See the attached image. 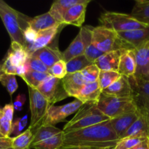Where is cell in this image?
I'll use <instances>...</instances> for the list:
<instances>
[{"label": "cell", "mask_w": 149, "mask_h": 149, "mask_svg": "<svg viewBox=\"0 0 149 149\" xmlns=\"http://www.w3.org/2000/svg\"><path fill=\"white\" fill-rule=\"evenodd\" d=\"M0 17L11 42H16L27 49L24 31L29 27V21L32 17L17 11L3 0H0Z\"/></svg>", "instance_id": "2"}, {"label": "cell", "mask_w": 149, "mask_h": 149, "mask_svg": "<svg viewBox=\"0 0 149 149\" xmlns=\"http://www.w3.org/2000/svg\"><path fill=\"white\" fill-rule=\"evenodd\" d=\"M137 68L135 52L134 49H125L120 58L118 72L130 78L134 77Z\"/></svg>", "instance_id": "20"}, {"label": "cell", "mask_w": 149, "mask_h": 149, "mask_svg": "<svg viewBox=\"0 0 149 149\" xmlns=\"http://www.w3.org/2000/svg\"><path fill=\"white\" fill-rule=\"evenodd\" d=\"M25 65L29 69L33 70V71H37V72L48 73V70H49V68L40 60L32 56V55H29Z\"/></svg>", "instance_id": "39"}, {"label": "cell", "mask_w": 149, "mask_h": 149, "mask_svg": "<svg viewBox=\"0 0 149 149\" xmlns=\"http://www.w3.org/2000/svg\"><path fill=\"white\" fill-rule=\"evenodd\" d=\"M83 103L77 99L63 106H51L48 110L42 125L55 126L69 116L76 113ZM41 125V126H42Z\"/></svg>", "instance_id": "10"}, {"label": "cell", "mask_w": 149, "mask_h": 149, "mask_svg": "<svg viewBox=\"0 0 149 149\" xmlns=\"http://www.w3.org/2000/svg\"><path fill=\"white\" fill-rule=\"evenodd\" d=\"M64 90L69 97L75 98L86 84L81 72L67 73L61 79Z\"/></svg>", "instance_id": "16"}, {"label": "cell", "mask_w": 149, "mask_h": 149, "mask_svg": "<svg viewBox=\"0 0 149 149\" xmlns=\"http://www.w3.org/2000/svg\"><path fill=\"white\" fill-rule=\"evenodd\" d=\"M2 71L4 74H10V75H15L17 73V67L13 65L10 60L7 56L5 57L3 60L2 63Z\"/></svg>", "instance_id": "42"}, {"label": "cell", "mask_w": 149, "mask_h": 149, "mask_svg": "<svg viewBox=\"0 0 149 149\" xmlns=\"http://www.w3.org/2000/svg\"><path fill=\"white\" fill-rule=\"evenodd\" d=\"M130 15L149 27L148 0H136Z\"/></svg>", "instance_id": "28"}, {"label": "cell", "mask_w": 149, "mask_h": 149, "mask_svg": "<svg viewBox=\"0 0 149 149\" xmlns=\"http://www.w3.org/2000/svg\"><path fill=\"white\" fill-rule=\"evenodd\" d=\"M130 149H149V138H145L144 141Z\"/></svg>", "instance_id": "47"}, {"label": "cell", "mask_w": 149, "mask_h": 149, "mask_svg": "<svg viewBox=\"0 0 149 149\" xmlns=\"http://www.w3.org/2000/svg\"><path fill=\"white\" fill-rule=\"evenodd\" d=\"M37 37V32L32 29V28L29 27L26 29L24 31V38L27 44V49Z\"/></svg>", "instance_id": "43"}, {"label": "cell", "mask_w": 149, "mask_h": 149, "mask_svg": "<svg viewBox=\"0 0 149 149\" xmlns=\"http://www.w3.org/2000/svg\"><path fill=\"white\" fill-rule=\"evenodd\" d=\"M102 92V90L98 81L93 83H87L82 88L75 99H77L83 103L88 102H97Z\"/></svg>", "instance_id": "25"}, {"label": "cell", "mask_w": 149, "mask_h": 149, "mask_svg": "<svg viewBox=\"0 0 149 149\" xmlns=\"http://www.w3.org/2000/svg\"><path fill=\"white\" fill-rule=\"evenodd\" d=\"M37 90L53 106L57 102L61 101L67 97L68 95L64 90L61 79L50 75Z\"/></svg>", "instance_id": "9"}, {"label": "cell", "mask_w": 149, "mask_h": 149, "mask_svg": "<svg viewBox=\"0 0 149 149\" xmlns=\"http://www.w3.org/2000/svg\"><path fill=\"white\" fill-rule=\"evenodd\" d=\"M91 2V0H87L86 2L77 4L69 9L64 17V24L81 27L86 19V8Z\"/></svg>", "instance_id": "18"}, {"label": "cell", "mask_w": 149, "mask_h": 149, "mask_svg": "<svg viewBox=\"0 0 149 149\" xmlns=\"http://www.w3.org/2000/svg\"><path fill=\"white\" fill-rule=\"evenodd\" d=\"M147 138H138V137H127L121 138L117 143L113 149H130L137 144L144 141Z\"/></svg>", "instance_id": "37"}, {"label": "cell", "mask_w": 149, "mask_h": 149, "mask_svg": "<svg viewBox=\"0 0 149 149\" xmlns=\"http://www.w3.org/2000/svg\"><path fill=\"white\" fill-rule=\"evenodd\" d=\"M25 102H26V96H25V95L19 94L16 97L14 103H13L15 110L18 111H21Z\"/></svg>", "instance_id": "45"}, {"label": "cell", "mask_w": 149, "mask_h": 149, "mask_svg": "<svg viewBox=\"0 0 149 149\" xmlns=\"http://www.w3.org/2000/svg\"><path fill=\"white\" fill-rule=\"evenodd\" d=\"M5 149H13V148H12V147H10V148H5Z\"/></svg>", "instance_id": "51"}, {"label": "cell", "mask_w": 149, "mask_h": 149, "mask_svg": "<svg viewBox=\"0 0 149 149\" xmlns=\"http://www.w3.org/2000/svg\"><path fill=\"white\" fill-rule=\"evenodd\" d=\"M7 56L10 60L13 65L18 67L26 63L29 57V54L27 49L22 45L16 42H11L10 49L7 52Z\"/></svg>", "instance_id": "26"}, {"label": "cell", "mask_w": 149, "mask_h": 149, "mask_svg": "<svg viewBox=\"0 0 149 149\" xmlns=\"http://www.w3.org/2000/svg\"><path fill=\"white\" fill-rule=\"evenodd\" d=\"M136 56L135 74L133 77L140 79L149 80V42L134 50Z\"/></svg>", "instance_id": "13"}, {"label": "cell", "mask_w": 149, "mask_h": 149, "mask_svg": "<svg viewBox=\"0 0 149 149\" xmlns=\"http://www.w3.org/2000/svg\"><path fill=\"white\" fill-rule=\"evenodd\" d=\"M87 0H56L48 12L61 24H64V17L69 9L77 4L84 3Z\"/></svg>", "instance_id": "21"}, {"label": "cell", "mask_w": 149, "mask_h": 149, "mask_svg": "<svg viewBox=\"0 0 149 149\" xmlns=\"http://www.w3.org/2000/svg\"><path fill=\"white\" fill-rule=\"evenodd\" d=\"M0 83L6 88L7 91L8 92L10 97L12 98L13 93L17 90L18 87L17 80H16L15 75H10V74H4L1 78Z\"/></svg>", "instance_id": "36"}, {"label": "cell", "mask_w": 149, "mask_h": 149, "mask_svg": "<svg viewBox=\"0 0 149 149\" xmlns=\"http://www.w3.org/2000/svg\"><path fill=\"white\" fill-rule=\"evenodd\" d=\"M102 94L112 97L128 98L132 97L133 90L128 77L121 75L116 81L102 90Z\"/></svg>", "instance_id": "12"}, {"label": "cell", "mask_w": 149, "mask_h": 149, "mask_svg": "<svg viewBox=\"0 0 149 149\" xmlns=\"http://www.w3.org/2000/svg\"><path fill=\"white\" fill-rule=\"evenodd\" d=\"M63 130L56 127L55 126L51 125H42L34 132L33 140H32L31 146L39 142L45 141V140L51 138L55 135H58ZM30 146V148H31Z\"/></svg>", "instance_id": "29"}, {"label": "cell", "mask_w": 149, "mask_h": 149, "mask_svg": "<svg viewBox=\"0 0 149 149\" xmlns=\"http://www.w3.org/2000/svg\"><path fill=\"white\" fill-rule=\"evenodd\" d=\"M2 111V113L7 119L10 121L13 122V114H14V106H13V103L11 102L9 104H6L4 107L1 109Z\"/></svg>", "instance_id": "44"}, {"label": "cell", "mask_w": 149, "mask_h": 149, "mask_svg": "<svg viewBox=\"0 0 149 149\" xmlns=\"http://www.w3.org/2000/svg\"><path fill=\"white\" fill-rule=\"evenodd\" d=\"M65 25L62 24L51 28V29H47V30L37 32V37L36 40L27 49L29 55L37 49L48 46L53 41L56 35L59 33L61 29Z\"/></svg>", "instance_id": "15"}, {"label": "cell", "mask_w": 149, "mask_h": 149, "mask_svg": "<svg viewBox=\"0 0 149 149\" xmlns=\"http://www.w3.org/2000/svg\"><path fill=\"white\" fill-rule=\"evenodd\" d=\"M92 40L96 48L103 53L118 49H129L119 39L117 32L102 26L93 27Z\"/></svg>", "instance_id": "6"}, {"label": "cell", "mask_w": 149, "mask_h": 149, "mask_svg": "<svg viewBox=\"0 0 149 149\" xmlns=\"http://www.w3.org/2000/svg\"><path fill=\"white\" fill-rule=\"evenodd\" d=\"M133 90L132 97L140 114L149 118V80L129 78Z\"/></svg>", "instance_id": "8"}, {"label": "cell", "mask_w": 149, "mask_h": 149, "mask_svg": "<svg viewBox=\"0 0 149 149\" xmlns=\"http://www.w3.org/2000/svg\"><path fill=\"white\" fill-rule=\"evenodd\" d=\"M92 29H93L92 26H85L81 27L80 32L81 33L82 39L84 45V55L90 62L93 63L99 57L105 53L99 51L95 46L92 40Z\"/></svg>", "instance_id": "14"}, {"label": "cell", "mask_w": 149, "mask_h": 149, "mask_svg": "<svg viewBox=\"0 0 149 149\" xmlns=\"http://www.w3.org/2000/svg\"><path fill=\"white\" fill-rule=\"evenodd\" d=\"M139 116V113L137 111L123 115L119 117L110 119L112 129L120 139L123 138L125 132L133 123L137 120Z\"/></svg>", "instance_id": "22"}, {"label": "cell", "mask_w": 149, "mask_h": 149, "mask_svg": "<svg viewBox=\"0 0 149 149\" xmlns=\"http://www.w3.org/2000/svg\"><path fill=\"white\" fill-rule=\"evenodd\" d=\"M108 120L109 118L97 108L96 102H88L83 103L74 116L66 124L63 132L89 127Z\"/></svg>", "instance_id": "3"}, {"label": "cell", "mask_w": 149, "mask_h": 149, "mask_svg": "<svg viewBox=\"0 0 149 149\" xmlns=\"http://www.w3.org/2000/svg\"><path fill=\"white\" fill-rule=\"evenodd\" d=\"M2 63H3V61L1 62H0V81H1V78L2 77V75L4 74V72L2 71Z\"/></svg>", "instance_id": "49"}, {"label": "cell", "mask_w": 149, "mask_h": 149, "mask_svg": "<svg viewBox=\"0 0 149 149\" xmlns=\"http://www.w3.org/2000/svg\"><path fill=\"white\" fill-rule=\"evenodd\" d=\"M48 74L52 77L59 79H62L67 74L66 63L63 60L56 63L51 68L48 70Z\"/></svg>", "instance_id": "38"}, {"label": "cell", "mask_w": 149, "mask_h": 149, "mask_svg": "<svg viewBox=\"0 0 149 149\" xmlns=\"http://www.w3.org/2000/svg\"><path fill=\"white\" fill-rule=\"evenodd\" d=\"M62 25L58 23L51 14L49 12L39 15L36 17H32L29 21V27L32 28L37 32L41 31L47 30L55 26ZM64 25V24H63Z\"/></svg>", "instance_id": "24"}, {"label": "cell", "mask_w": 149, "mask_h": 149, "mask_svg": "<svg viewBox=\"0 0 149 149\" xmlns=\"http://www.w3.org/2000/svg\"><path fill=\"white\" fill-rule=\"evenodd\" d=\"M64 132H60L58 135L52 137L45 141L32 146L31 148L34 149H59L63 143Z\"/></svg>", "instance_id": "33"}, {"label": "cell", "mask_w": 149, "mask_h": 149, "mask_svg": "<svg viewBox=\"0 0 149 149\" xmlns=\"http://www.w3.org/2000/svg\"><path fill=\"white\" fill-rule=\"evenodd\" d=\"M81 55H84V45H83L81 33L79 31L72 43L62 52L63 61L67 63L70 60Z\"/></svg>", "instance_id": "27"}, {"label": "cell", "mask_w": 149, "mask_h": 149, "mask_svg": "<svg viewBox=\"0 0 149 149\" xmlns=\"http://www.w3.org/2000/svg\"><path fill=\"white\" fill-rule=\"evenodd\" d=\"M4 138V137H3V136H2V135H1V134H0V138Z\"/></svg>", "instance_id": "50"}, {"label": "cell", "mask_w": 149, "mask_h": 149, "mask_svg": "<svg viewBox=\"0 0 149 149\" xmlns=\"http://www.w3.org/2000/svg\"><path fill=\"white\" fill-rule=\"evenodd\" d=\"M91 64L93 63L87 59L86 55H81L70 60L68 62L66 63V67L67 73L81 72L84 68Z\"/></svg>", "instance_id": "32"}, {"label": "cell", "mask_w": 149, "mask_h": 149, "mask_svg": "<svg viewBox=\"0 0 149 149\" xmlns=\"http://www.w3.org/2000/svg\"><path fill=\"white\" fill-rule=\"evenodd\" d=\"M28 91L31 111V122L29 128L35 131L42 125L52 105L36 88L28 86Z\"/></svg>", "instance_id": "7"}, {"label": "cell", "mask_w": 149, "mask_h": 149, "mask_svg": "<svg viewBox=\"0 0 149 149\" xmlns=\"http://www.w3.org/2000/svg\"><path fill=\"white\" fill-rule=\"evenodd\" d=\"M121 74L118 71H100L98 82L102 90H105L108 87L116 81L121 77Z\"/></svg>", "instance_id": "34"}, {"label": "cell", "mask_w": 149, "mask_h": 149, "mask_svg": "<svg viewBox=\"0 0 149 149\" xmlns=\"http://www.w3.org/2000/svg\"><path fill=\"white\" fill-rule=\"evenodd\" d=\"M124 50L125 49H118L103 54L93 64H95L100 71H118L120 58Z\"/></svg>", "instance_id": "19"}, {"label": "cell", "mask_w": 149, "mask_h": 149, "mask_svg": "<svg viewBox=\"0 0 149 149\" xmlns=\"http://www.w3.org/2000/svg\"><path fill=\"white\" fill-rule=\"evenodd\" d=\"M49 76L50 74L48 73L37 72L27 68V71L22 79L28 86H31L37 89Z\"/></svg>", "instance_id": "31"}, {"label": "cell", "mask_w": 149, "mask_h": 149, "mask_svg": "<svg viewBox=\"0 0 149 149\" xmlns=\"http://www.w3.org/2000/svg\"><path fill=\"white\" fill-rule=\"evenodd\" d=\"M28 123V116L25 115L23 117H18L12 124V129L10 135H13L15 137L18 136L23 132Z\"/></svg>", "instance_id": "40"}, {"label": "cell", "mask_w": 149, "mask_h": 149, "mask_svg": "<svg viewBox=\"0 0 149 149\" xmlns=\"http://www.w3.org/2000/svg\"><path fill=\"white\" fill-rule=\"evenodd\" d=\"M33 136L34 131L31 128H28L18 136L13 137L12 148L13 149H30Z\"/></svg>", "instance_id": "30"}, {"label": "cell", "mask_w": 149, "mask_h": 149, "mask_svg": "<svg viewBox=\"0 0 149 149\" xmlns=\"http://www.w3.org/2000/svg\"><path fill=\"white\" fill-rule=\"evenodd\" d=\"M26 71H27V67L26 66L25 64L23 65H20V66L17 67V73H16V75L19 76L20 78H22L24 76Z\"/></svg>", "instance_id": "48"}, {"label": "cell", "mask_w": 149, "mask_h": 149, "mask_svg": "<svg viewBox=\"0 0 149 149\" xmlns=\"http://www.w3.org/2000/svg\"><path fill=\"white\" fill-rule=\"evenodd\" d=\"M13 122L9 120L0 109V134L4 138H10Z\"/></svg>", "instance_id": "41"}, {"label": "cell", "mask_w": 149, "mask_h": 149, "mask_svg": "<svg viewBox=\"0 0 149 149\" xmlns=\"http://www.w3.org/2000/svg\"><path fill=\"white\" fill-rule=\"evenodd\" d=\"M30 55L40 60L48 68H51L56 63L63 60L62 52L58 47L48 46L37 49Z\"/></svg>", "instance_id": "17"}, {"label": "cell", "mask_w": 149, "mask_h": 149, "mask_svg": "<svg viewBox=\"0 0 149 149\" xmlns=\"http://www.w3.org/2000/svg\"><path fill=\"white\" fill-rule=\"evenodd\" d=\"M119 140L110 119L89 127L64 132L59 149H113Z\"/></svg>", "instance_id": "1"}, {"label": "cell", "mask_w": 149, "mask_h": 149, "mask_svg": "<svg viewBox=\"0 0 149 149\" xmlns=\"http://www.w3.org/2000/svg\"><path fill=\"white\" fill-rule=\"evenodd\" d=\"M127 137L149 138V118L139 113L137 120L129 128L122 138Z\"/></svg>", "instance_id": "23"}, {"label": "cell", "mask_w": 149, "mask_h": 149, "mask_svg": "<svg viewBox=\"0 0 149 149\" xmlns=\"http://www.w3.org/2000/svg\"><path fill=\"white\" fill-rule=\"evenodd\" d=\"M13 138H0V149H5L12 147Z\"/></svg>", "instance_id": "46"}, {"label": "cell", "mask_w": 149, "mask_h": 149, "mask_svg": "<svg viewBox=\"0 0 149 149\" xmlns=\"http://www.w3.org/2000/svg\"><path fill=\"white\" fill-rule=\"evenodd\" d=\"M117 34L129 49L135 50L149 42V27L118 32Z\"/></svg>", "instance_id": "11"}, {"label": "cell", "mask_w": 149, "mask_h": 149, "mask_svg": "<svg viewBox=\"0 0 149 149\" xmlns=\"http://www.w3.org/2000/svg\"><path fill=\"white\" fill-rule=\"evenodd\" d=\"M99 21L100 26L111 29L117 33L148 27L134 19L130 14L116 12L107 11L102 13L99 17Z\"/></svg>", "instance_id": "5"}, {"label": "cell", "mask_w": 149, "mask_h": 149, "mask_svg": "<svg viewBox=\"0 0 149 149\" xmlns=\"http://www.w3.org/2000/svg\"><path fill=\"white\" fill-rule=\"evenodd\" d=\"M96 106L110 119L137 111L133 97L122 98L101 94Z\"/></svg>", "instance_id": "4"}, {"label": "cell", "mask_w": 149, "mask_h": 149, "mask_svg": "<svg viewBox=\"0 0 149 149\" xmlns=\"http://www.w3.org/2000/svg\"><path fill=\"white\" fill-rule=\"evenodd\" d=\"M99 73H100L99 68L93 63L86 67V68H84L81 71L82 76H83V79H84L86 84H87V83H93L98 81Z\"/></svg>", "instance_id": "35"}]
</instances>
